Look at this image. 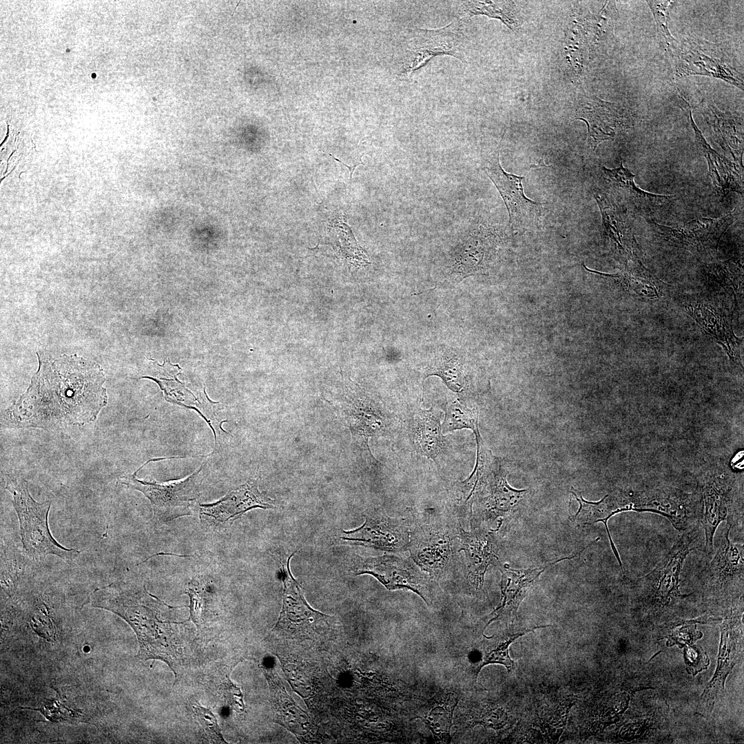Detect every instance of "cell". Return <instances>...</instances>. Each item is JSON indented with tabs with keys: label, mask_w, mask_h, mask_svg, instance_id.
I'll return each mask as SVG.
<instances>
[{
	"label": "cell",
	"mask_w": 744,
	"mask_h": 744,
	"mask_svg": "<svg viewBox=\"0 0 744 744\" xmlns=\"http://www.w3.org/2000/svg\"><path fill=\"white\" fill-rule=\"evenodd\" d=\"M37 355L39 369L26 391L3 411L1 428H57L94 421L107 403L102 367L76 354Z\"/></svg>",
	"instance_id": "obj_1"
},
{
	"label": "cell",
	"mask_w": 744,
	"mask_h": 744,
	"mask_svg": "<svg viewBox=\"0 0 744 744\" xmlns=\"http://www.w3.org/2000/svg\"><path fill=\"white\" fill-rule=\"evenodd\" d=\"M92 607L108 610L125 620L134 631L141 660L158 659L173 671L176 681L183 663L177 625L166 614L176 608L149 593L145 585L116 581L95 589L89 597Z\"/></svg>",
	"instance_id": "obj_2"
},
{
	"label": "cell",
	"mask_w": 744,
	"mask_h": 744,
	"mask_svg": "<svg viewBox=\"0 0 744 744\" xmlns=\"http://www.w3.org/2000/svg\"><path fill=\"white\" fill-rule=\"evenodd\" d=\"M407 520L411 558L436 581L451 575L456 565L461 526L448 512L439 516L411 511Z\"/></svg>",
	"instance_id": "obj_3"
},
{
	"label": "cell",
	"mask_w": 744,
	"mask_h": 744,
	"mask_svg": "<svg viewBox=\"0 0 744 744\" xmlns=\"http://www.w3.org/2000/svg\"><path fill=\"white\" fill-rule=\"evenodd\" d=\"M6 489L12 496L19 522L22 551L25 556L37 563L50 555L68 563L79 557L81 551L65 548L53 537L48 525L50 501H35L29 492L27 481L14 475H6Z\"/></svg>",
	"instance_id": "obj_4"
},
{
	"label": "cell",
	"mask_w": 744,
	"mask_h": 744,
	"mask_svg": "<svg viewBox=\"0 0 744 744\" xmlns=\"http://www.w3.org/2000/svg\"><path fill=\"white\" fill-rule=\"evenodd\" d=\"M149 462V460L131 475L119 477L118 482L130 488L140 491L149 499L153 510L152 518L158 522H168L193 515L199 506L200 488L207 460L189 477L164 483L136 477V473Z\"/></svg>",
	"instance_id": "obj_5"
},
{
	"label": "cell",
	"mask_w": 744,
	"mask_h": 744,
	"mask_svg": "<svg viewBox=\"0 0 744 744\" xmlns=\"http://www.w3.org/2000/svg\"><path fill=\"white\" fill-rule=\"evenodd\" d=\"M696 550L705 551V536L700 522L679 535L654 568L637 579L651 601L666 606L683 597L679 591L682 568L690 552Z\"/></svg>",
	"instance_id": "obj_6"
},
{
	"label": "cell",
	"mask_w": 744,
	"mask_h": 744,
	"mask_svg": "<svg viewBox=\"0 0 744 744\" xmlns=\"http://www.w3.org/2000/svg\"><path fill=\"white\" fill-rule=\"evenodd\" d=\"M349 570L354 575L373 576L388 590H411L431 606L439 592L437 581L423 571L411 558L385 554L377 557L353 555Z\"/></svg>",
	"instance_id": "obj_7"
},
{
	"label": "cell",
	"mask_w": 744,
	"mask_h": 744,
	"mask_svg": "<svg viewBox=\"0 0 744 744\" xmlns=\"http://www.w3.org/2000/svg\"><path fill=\"white\" fill-rule=\"evenodd\" d=\"M674 77L692 75L716 78L743 90V75L732 65L730 57L720 44L694 36L678 41L669 56Z\"/></svg>",
	"instance_id": "obj_8"
},
{
	"label": "cell",
	"mask_w": 744,
	"mask_h": 744,
	"mask_svg": "<svg viewBox=\"0 0 744 744\" xmlns=\"http://www.w3.org/2000/svg\"><path fill=\"white\" fill-rule=\"evenodd\" d=\"M736 210L719 218H698L674 227L645 218L654 239L660 244L707 256L716 254L721 238L733 223Z\"/></svg>",
	"instance_id": "obj_9"
},
{
	"label": "cell",
	"mask_w": 744,
	"mask_h": 744,
	"mask_svg": "<svg viewBox=\"0 0 744 744\" xmlns=\"http://www.w3.org/2000/svg\"><path fill=\"white\" fill-rule=\"evenodd\" d=\"M460 21L436 29L416 28L404 44L401 75L409 76L434 56L447 54L463 61L464 35Z\"/></svg>",
	"instance_id": "obj_10"
},
{
	"label": "cell",
	"mask_w": 744,
	"mask_h": 744,
	"mask_svg": "<svg viewBox=\"0 0 744 744\" xmlns=\"http://www.w3.org/2000/svg\"><path fill=\"white\" fill-rule=\"evenodd\" d=\"M499 147L496 154L483 166L482 169L490 178L499 192L506 207L508 225L512 229H526L539 225L543 205L528 198L524 192L522 181L533 169L548 167L541 160L538 165H531L524 176L506 172L499 158Z\"/></svg>",
	"instance_id": "obj_11"
},
{
	"label": "cell",
	"mask_w": 744,
	"mask_h": 744,
	"mask_svg": "<svg viewBox=\"0 0 744 744\" xmlns=\"http://www.w3.org/2000/svg\"><path fill=\"white\" fill-rule=\"evenodd\" d=\"M294 554L281 567L282 606L272 631L290 635H311L328 628L333 618L314 610L307 602L300 586L291 572L290 560Z\"/></svg>",
	"instance_id": "obj_12"
},
{
	"label": "cell",
	"mask_w": 744,
	"mask_h": 744,
	"mask_svg": "<svg viewBox=\"0 0 744 744\" xmlns=\"http://www.w3.org/2000/svg\"><path fill=\"white\" fill-rule=\"evenodd\" d=\"M359 527L342 530L343 544L372 548L389 552L409 550L410 528L407 518L391 517L378 509L366 510Z\"/></svg>",
	"instance_id": "obj_13"
},
{
	"label": "cell",
	"mask_w": 744,
	"mask_h": 744,
	"mask_svg": "<svg viewBox=\"0 0 744 744\" xmlns=\"http://www.w3.org/2000/svg\"><path fill=\"white\" fill-rule=\"evenodd\" d=\"M681 307L697 324L723 347L729 357L737 360L740 357L743 338L735 335L732 328V316L717 300L702 295H685L680 299Z\"/></svg>",
	"instance_id": "obj_14"
},
{
	"label": "cell",
	"mask_w": 744,
	"mask_h": 744,
	"mask_svg": "<svg viewBox=\"0 0 744 744\" xmlns=\"http://www.w3.org/2000/svg\"><path fill=\"white\" fill-rule=\"evenodd\" d=\"M630 510L651 512L665 517L673 527L683 531L700 522L703 504L695 495L662 489L629 497Z\"/></svg>",
	"instance_id": "obj_15"
},
{
	"label": "cell",
	"mask_w": 744,
	"mask_h": 744,
	"mask_svg": "<svg viewBox=\"0 0 744 744\" xmlns=\"http://www.w3.org/2000/svg\"><path fill=\"white\" fill-rule=\"evenodd\" d=\"M274 508L273 501L259 490L256 483L248 482L214 503L200 504L198 513L201 528L216 530L231 525L250 510Z\"/></svg>",
	"instance_id": "obj_16"
},
{
	"label": "cell",
	"mask_w": 744,
	"mask_h": 744,
	"mask_svg": "<svg viewBox=\"0 0 744 744\" xmlns=\"http://www.w3.org/2000/svg\"><path fill=\"white\" fill-rule=\"evenodd\" d=\"M730 530L727 526L701 575L707 589L718 597L743 588L744 547L743 544L732 541Z\"/></svg>",
	"instance_id": "obj_17"
},
{
	"label": "cell",
	"mask_w": 744,
	"mask_h": 744,
	"mask_svg": "<svg viewBox=\"0 0 744 744\" xmlns=\"http://www.w3.org/2000/svg\"><path fill=\"white\" fill-rule=\"evenodd\" d=\"M502 524L503 520L499 519L498 526L494 530L477 525L471 526V530L468 532L462 526L459 528L458 552H464L466 583L468 590L474 595L482 592L484 575L488 567L500 564L497 556L496 533Z\"/></svg>",
	"instance_id": "obj_18"
},
{
	"label": "cell",
	"mask_w": 744,
	"mask_h": 744,
	"mask_svg": "<svg viewBox=\"0 0 744 744\" xmlns=\"http://www.w3.org/2000/svg\"><path fill=\"white\" fill-rule=\"evenodd\" d=\"M502 243L499 234L492 227L480 225L455 249L450 260L451 278L461 280L476 273H485L492 266Z\"/></svg>",
	"instance_id": "obj_19"
},
{
	"label": "cell",
	"mask_w": 744,
	"mask_h": 744,
	"mask_svg": "<svg viewBox=\"0 0 744 744\" xmlns=\"http://www.w3.org/2000/svg\"><path fill=\"white\" fill-rule=\"evenodd\" d=\"M576 119L586 123L588 143L593 150L600 143L614 138L619 130L630 127L633 124L630 110L595 95L582 98L576 109Z\"/></svg>",
	"instance_id": "obj_20"
},
{
	"label": "cell",
	"mask_w": 744,
	"mask_h": 744,
	"mask_svg": "<svg viewBox=\"0 0 744 744\" xmlns=\"http://www.w3.org/2000/svg\"><path fill=\"white\" fill-rule=\"evenodd\" d=\"M506 476L499 459L495 456L475 500L479 503L482 516L486 521H494L499 517L503 520L504 517H508L517 512L525 501L528 490L513 488L508 484Z\"/></svg>",
	"instance_id": "obj_21"
},
{
	"label": "cell",
	"mask_w": 744,
	"mask_h": 744,
	"mask_svg": "<svg viewBox=\"0 0 744 744\" xmlns=\"http://www.w3.org/2000/svg\"><path fill=\"white\" fill-rule=\"evenodd\" d=\"M593 544H589L575 555L549 560L541 565L524 569H514L508 564L497 565L502 574L501 591L502 603L491 615H495L493 620L503 619L507 621L515 620L517 609L526 596L530 589L535 585L541 573L548 568L566 559L578 557L581 552Z\"/></svg>",
	"instance_id": "obj_22"
},
{
	"label": "cell",
	"mask_w": 744,
	"mask_h": 744,
	"mask_svg": "<svg viewBox=\"0 0 744 744\" xmlns=\"http://www.w3.org/2000/svg\"><path fill=\"white\" fill-rule=\"evenodd\" d=\"M605 234L620 261L627 267L641 261L640 251L627 211L606 194H595Z\"/></svg>",
	"instance_id": "obj_23"
},
{
	"label": "cell",
	"mask_w": 744,
	"mask_h": 744,
	"mask_svg": "<svg viewBox=\"0 0 744 744\" xmlns=\"http://www.w3.org/2000/svg\"><path fill=\"white\" fill-rule=\"evenodd\" d=\"M477 445V460L473 471L464 481L454 483L448 493L447 512L457 523L472 519L473 506L484 484L494 455L486 447L478 432L475 434Z\"/></svg>",
	"instance_id": "obj_24"
},
{
	"label": "cell",
	"mask_w": 744,
	"mask_h": 744,
	"mask_svg": "<svg viewBox=\"0 0 744 744\" xmlns=\"http://www.w3.org/2000/svg\"><path fill=\"white\" fill-rule=\"evenodd\" d=\"M603 176L612 193L622 202L621 206L644 218L670 202L674 196L650 193L634 183L635 175L621 163L617 168L602 167Z\"/></svg>",
	"instance_id": "obj_25"
},
{
	"label": "cell",
	"mask_w": 744,
	"mask_h": 744,
	"mask_svg": "<svg viewBox=\"0 0 744 744\" xmlns=\"http://www.w3.org/2000/svg\"><path fill=\"white\" fill-rule=\"evenodd\" d=\"M682 98L687 105L685 109L688 110V119L694 130L696 149L707 161L710 176L715 192L722 196H726L733 192L743 194V167L718 153L708 144L693 119L690 105L683 96Z\"/></svg>",
	"instance_id": "obj_26"
},
{
	"label": "cell",
	"mask_w": 744,
	"mask_h": 744,
	"mask_svg": "<svg viewBox=\"0 0 744 744\" xmlns=\"http://www.w3.org/2000/svg\"><path fill=\"white\" fill-rule=\"evenodd\" d=\"M711 127L721 147L729 153L736 164L743 167V117L723 112L712 101L703 99L697 105Z\"/></svg>",
	"instance_id": "obj_27"
},
{
	"label": "cell",
	"mask_w": 744,
	"mask_h": 744,
	"mask_svg": "<svg viewBox=\"0 0 744 744\" xmlns=\"http://www.w3.org/2000/svg\"><path fill=\"white\" fill-rule=\"evenodd\" d=\"M144 378L155 381L163 391L167 402L197 411L212 429L215 443L218 444L220 432L223 431L222 424L227 421L221 414V406L218 402L210 400L205 391L203 393L198 391L194 394L180 382L172 380L157 379L149 376Z\"/></svg>",
	"instance_id": "obj_28"
},
{
	"label": "cell",
	"mask_w": 744,
	"mask_h": 744,
	"mask_svg": "<svg viewBox=\"0 0 744 744\" xmlns=\"http://www.w3.org/2000/svg\"><path fill=\"white\" fill-rule=\"evenodd\" d=\"M570 492L579 504L578 510L575 514L570 516V520L579 526L591 525L598 522L603 523L612 550L623 570V564L612 539L608 527V521L615 514L629 510L627 496L623 494L606 495L599 502H590L585 500L581 493L573 488H571Z\"/></svg>",
	"instance_id": "obj_29"
},
{
	"label": "cell",
	"mask_w": 744,
	"mask_h": 744,
	"mask_svg": "<svg viewBox=\"0 0 744 744\" xmlns=\"http://www.w3.org/2000/svg\"><path fill=\"white\" fill-rule=\"evenodd\" d=\"M595 272L613 280L630 296L642 301H656L663 298L668 288V285L651 273L642 261L627 266L617 273Z\"/></svg>",
	"instance_id": "obj_30"
},
{
	"label": "cell",
	"mask_w": 744,
	"mask_h": 744,
	"mask_svg": "<svg viewBox=\"0 0 744 744\" xmlns=\"http://www.w3.org/2000/svg\"><path fill=\"white\" fill-rule=\"evenodd\" d=\"M263 670L269 684L271 705L276 721L296 734H305L309 726L305 712L287 694L276 671L267 667H264Z\"/></svg>",
	"instance_id": "obj_31"
},
{
	"label": "cell",
	"mask_w": 744,
	"mask_h": 744,
	"mask_svg": "<svg viewBox=\"0 0 744 744\" xmlns=\"http://www.w3.org/2000/svg\"><path fill=\"white\" fill-rule=\"evenodd\" d=\"M413 440L419 451L435 461L444 448L440 417L433 409H420L415 413L413 426Z\"/></svg>",
	"instance_id": "obj_32"
},
{
	"label": "cell",
	"mask_w": 744,
	"mask_h": 744,
	"mask_svg": "<svg viewBox=\"0 0 744 744\" xmlns=\"http://www.w3.org/2000/svg\"><path fill=\"white\" fill-rule=\"evenodd\" d=\"M349 412L351 431L366 447L369 437L381 434L390 424L382 410L367 398L356 399Z\"/></svg>",
	"instance_id": "obj_33"
},
{
	"label": "cell",
	"mask_w": 744,
	"mask_h": 744,
	"mask_svg": "<svg viewBox=\"0 0 744 744\" xmlns=\"http://www.w3.org/2000/svg\"><path fill=\"white\" fill-rule=\"evenodd\" d=\"M329 240L335 251L355 265L369 264V258L355 240L344 214L334 216L328 224Z\"/></svg>",
	"instance_id": "obj_34"
},
{
	"label": "cell",
	"mask_w": 744,
	"mask_h": 744,
	"mask_svg": "<svg viewBox=\"0 0 744 744\" xmlns=\"http://www.w3.org/2000/svg\"><path fill=\"white\" fill-rule=\"evenodd\" d=\"M185 594L189 597L190 617L198 630L213 617L215 592L210 581L200 577H192L186 586Z\"/></svg>",
	"instance_id": "obj_35"
},
{
	"label": "cell",
	"mask_w": 744,
	"mask_h": 744,
	"mask_svg": "<svg viewBox=\"0 0 744 744\" xmlns=\"http://www.w3.org/2000/svg\"><path fill=\"white\" fill-rule=\"evenodd\" d=\"M439 376L453 391L462 393L465 389V375L462 358L452 350L439 355L426 371V377Z\"/></svg>",
	"instance_id": "obj_36"
},
{
	"label": "cell",
	"mask_w": 744,
	"mask_h": 744,
	"mask_svg": "<svg viewBox=\"0 0 744 744\" xmlns=\"http://www.w3.org/2000/svg\"><path fill=\"white\" fill-rule=\"evenodd\" d=\"M708 278L732 296L734 301L743 299V269L741 262L734 258L710 263L706 267Z\"/></svg>",
	"instance_id": "obj_37"
},
{
	"label": "cell",
	"mask_w": 744,
	"mask_h": 744,
	"mask_svg": "<svg viewBox=\"0 0 744 744\" xmlns=\"http://www.w3.org/2000/svg\"><path fill=\"white\" fill-rule=\"evenodd\" d=\"M546 626H536L532 628H510L502 634L493 639L492 643L488 644L484 650L480 669L484 665L488 663H499L504 665L508 672L514 668V661L510 659L508 654V647L510 643L519 637L535 629L545 628Z\"/></svg>",
	"instance_id": "obj_38"
},
{
	"label": "cell",
	"mask_w": 744,
	"mask_h": 744,
	"mask_svg": "<svg viewBox=\"0 0 744 744\" xmlns=\"http://www.w3.org/2000/svg\"><path fill=\"white\" fill-rule=\"evenodd\" d=\"M463 428L471 429L474 433L479 431L478 413L476 409L470 408L456 400L446 407L442 430V433H446Z\"/></svg>",
	"instance_id": "obj_39"
},
{
	"label": "cell",
	"mask_w": 744,
	"mask_h": 744,
	"mask_svg": "<svg viewBox=\"0 0 744 744\" xmlns=\"http://www.w3.org/2000/svg\"><path fill=\"white\" fill-rule=\"evenodd\" d=\"M657 24V37L660 47L670 56L678 44L669 30L670 12L674 1H646Z\"/></svg>",
	"instance_id": "obj_40"
},
{
	"label": "cell",
	"mask_w": 744,
	"mask_h": 744,
	"mask_svg": "<svg viewBox=\"0 0 744 744\" xmlns=\"http://www.w3.org/2000/svg\"><path fill=\"white\" fill-rule=\"evenodd\" d=\"M505 1H462L458 10L460 20L470 19L477 14H485L491 18L502 20L511 28L514 23L510 16L508 3Z\"/></svg>",
	"instance_id": "obj_41"
},
{
	"label": "cell",
	"mask_w": 744,
	"mask_h": 744,
	"mask_svg": "<svg viewBox=\"0 0 744 744\" xmlns=\"http://www.w3.org/2000/svg\"><path fill=\"white\" fill-rule=\"evenodd\" d=\"M450 705H437L423 719L435 736L446 740L451 727L453 708Z\"/></svg>",
	"instance_id": "obj_42"
},
{
	"label": "cell",
	"mask_w": 744,
	"mask_h": 744,
	"mask_svg": "<svg viewBox=\"0 0 744 744\" xmlns=\"http://www.w3.org/2000/svg\"><path fill=\"white\" fill-rule=\"evenodd\" d=\"M193 712L208 737L216 743H227L221 734L217 720L211 711L199 705L196 701H190Z\"/></svg>",
	"instance_id": "obj_43"
},
{
	"label": "cell",
	"mask_w": 744,
	"mask_h": 744,
	"mask_svg": "<svg viewBox=\"0 0 744 744\" xmlns=\"http://www.w3.org/2000/svg\"><path fill=\"white\" fill-rule=\"evenodd\" d=\"M684 659L688 673L693 676L707 669L710 664L706 652L699 645L685 647Z\"/></svg>",
	"instance_id": "obj_44"
},
{
	"label": "cell",
	"mask_w": 744,
	"mask_h": 744,
	"mask_svg": "<svg viewBox=\"0 0 744 744\" xmlns=\"http://www.w3.org/2000/svg\"><path fill=\"white\" fill-rule=\"evenodd\" d=\"M41 712L48 719L51 721L70 720L79 716L74 710L67 707L59 700H47L46 703L40 708H31Z\"/></svg>",
	"instance_id": "obj_45"
},
{
	"label": "cell",
	"mask_w": 744,
	"mask_h": 744,
	"mask_svg": "<svg viewBox=\"0 0 744 744\" xmlns=\"http://www.w3.org/2000/svg\"><path fill=\"white\" fill-rule=\"evenodd\" d=\"M9 132H10V131H9V125H8V123H7V134H6V136L5 138L3 139V141L2 142H1V145H0V146H1H1H2V145H3V143H5L6 141V139H7V138H8V136H9Z\"/></svg>",
	"instance_id": "obj_46"
},
{
	"label": "cell",
	"mask_w": 744,
	"mask_h": 744,
	"mask_svg": "<svg viewBox=\"0 0 744 744\" xmlns=\"http://www.w3.org/2000/svg\"><path fill=\"white\" fill-rule=\"evenodd\" d=\"M17 164H18V163H17V164L15 165V166H14V167H13V168L12 169V170H11V171H10V172H8V174L5 175V176H3V178H1V179H0V180H0V182H1V181H2V180H3V179H4V178H5L6 177V176H8V175H9V174H10V173H11V172H12V171H14V169H15V167H17Z\"/></svg>",
	"instance_id": "obj_47"
}]
</instances>
